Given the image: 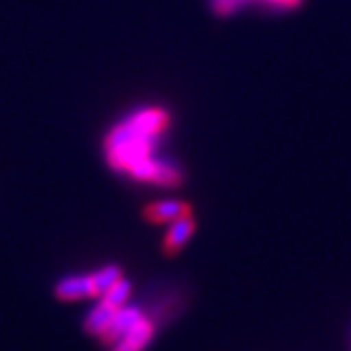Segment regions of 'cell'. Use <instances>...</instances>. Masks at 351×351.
<instances>
[{
  "mask_svg": "<svg viewBox=\"0 0 351 351\" xmlns=\"http://www.w3.org/2000/svg\"><path fill=\"white\" fill-rule=\"evenodd\" d=\"M168 127V113L149 108L131 115L110 131L106 138L108 160L117 170H129L133 164L151 156L156 137Z\"/></svg>",
  "mask_w": 351,
  "mask_h": 351,
  "instance_id": "cell-1",
  "label": "cell"
},
{
  "mask_svg": "<svg viewBox=\"0 0 351 351\" xmlns=\"http://www.w3.org/2000/svg\"><path fill=\"white\" fill-rule=\"evenodd\" d=\"M141 318H143V314L135 306H121V308H117V313L113 314L108 328L101 332L100 339L104 343L119 341L121 338H125L127 334H129V330L135 326Z\"/></svg>",
  "mask_w": 351,
  "mask_h": 351,
  "instance_id": "cell-2",
  "label": "cell"
},
{
  "mask_svg": "<svg viewBox=\"0 0 351 351\" xmlns=\"http://www.w3.org/2000/svg\"><path fill=\"white\" fill-rule=\"evenodd\" d=\"M193 230H195V221H193L191 213L172 221L168 230H166V237H164V254L172 258L180 250H184V246L191 239Z\"/></svg>",
  "mask_w": 351,
  "mask_h": 351,
  "instance_id": "cell-3",
  "label": "cell"
},
{
  "mask_svg": "<svg viewBox=\"0 0 351 351\" xmlns=\"http://www.w3.org/2000/svg\"><path fill=\"white\" fill-rule=\"evenodd\" d=\"M55 295L59 301H80V299H90L96 297V289H94V281L92 276H76L66 277L63 281L57 283L55 287Z\"/></svg>",
  "mask_w": 351,
  "mask_h": 351,
  "instance_id": "cell-4",
  "label": "cell"
},
{
  "mask_svg": "<svg viewBox=\"0 0 351 351\" xmlns=\"http://www.w3.org/2000/svg\"><path fill=\"white\" fill-rule=\"evenodd\" d=\"M189 213V205H186L184 201H156V203H151L147 209H145V219L149 223H154V225H162V223H172L176 219L184 217V215Z\"/></svg>",
  "mask_w": 351,
  "mask_h": 351,
  "instance_id": "cell-5",
  "label": "cell"
},
{
  "mask_svg": "<svg viewBox=\"0 0 351 351\" xmlns=\"http://www.w3.org/2000/svg\"><path fill=\"white\" fill-rule=\"evenodd\" d=\"M152 334H154V326L151 320L141 318L137 324L129 330L125 338L119 339L115 351H143L152 339Z\"/></svg>",
  "mask_w": 351,
  "mask_h": 351,
  "instance_id": "cell-6",
  "label": "cell"
},
{
  "mask_svg": "<svg viewBox=\"0 0 351 351\" xmlns=\"http://www.w3.org/2000/svg\"><path fill=\"white\" fill-rule=\"evenodd\" d=\"M115 313H117V308H115V306L101 301L100 304L92 311V313L88 314L86 324H84L86 334H90V336H98V338H100L101 332L108 328V324H110V320H112L113 314Z\"/></svg>",
  "mask_w": 351,
  "mask_h": 351,
  "instance_id": "cell-7",
  "label": "cell"
},
{
  "mask_svg": "<svg viewBox=\"0 0 351 351\" xmlns=\"http://www.w3.org/2000/svg\"><path fill=\"white\" fill-rule=\"evenodd\" d=\"M119 279H121V269H119L117 265H106V267L98 269V271L92 276L96 295H106Z\"/></svg>",
  "mask_w": 351,
  "mask_h": 351,
  "instance_id": "cell-8",
  "label": "cell"
},
{
  "mask_svg": "<svg viewBox=\"0 0 351 351\" xmlns=\"http://www.w3.org/2000/svg\"><path fill=\"white\" fill-rule=\"evenodd\" d=\"M129 295H131V283L125 281V279H119V281H117L106 295H101V297H104V302L112 304L115 308H121L127 302V299H129Z\"/></svg>",
  "mask_w": 351,
  "mask_h": 351,
  "instance_id": "cell-9",
  "label": "cell"
}]
</instances>
